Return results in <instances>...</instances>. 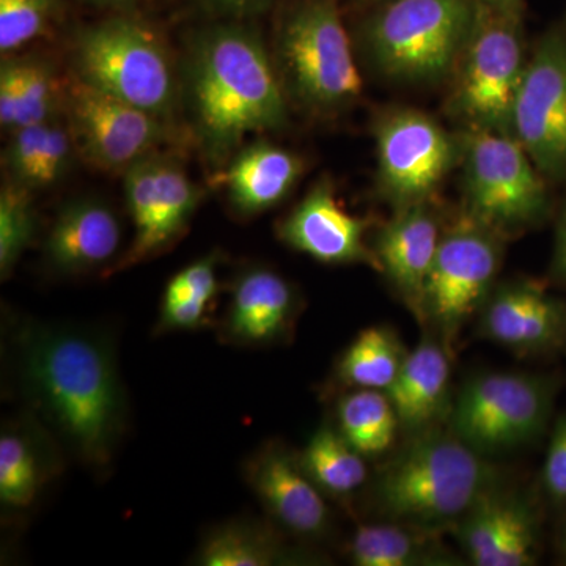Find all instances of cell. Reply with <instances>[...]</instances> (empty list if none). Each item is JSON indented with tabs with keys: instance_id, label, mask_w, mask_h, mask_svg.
I'll return each mask as SVG.
<instances>
[{
	"instance_id": "cell-1",
	"label": "cell",
	"mask_w": 566,
	"mask_h": 566,
	"mask_svg": "<svg viewBox=\"0 0 566 566\" xmlns=\"http://www.w3.org/2000/svg\"><path fill=\"white\" fill-rule=\"evenodd\" d=\"M13 346L18 385L35 419L82 464L107 468L128 423L109 337L80 324L28 322Z\"/></svg>"
},
{
	"instance_id": "cell-2",
	"label": "cell",
	"mask_w": 566,
	"mask_h": 566,
	"mask_svg": "<svg viewBox=\"0 0 566 566\" xmlns=\"http://www.w3.org/2000/svg\"><path fill=\"white\" fill-rule=\"evenodd\" d=\"M189 98L207 156L222 163L253 133L279 132L286 99L266 48L240 24L200 33L189 61Z\"/></svg>"
},
{
	"instance_id": "cell-3",
	"label": "cell",
	"mask_w": 566,
	"mask_h": 566,
	"mask_svg": "<svg viewBox=\"0 0 566 566\" xmlns=\"http://www.w3.org/2000/svg\"><path fill=\"white\" fill-rule=\"evenodd\" d=\"M494 472L482 453L458 436H430L406 449L376 483L379 510L420 527L460 521L493 490Z\"/></svg>"
},
{
	"instance_id": "cell-4",
	"label": "cell",
	"mask_w": 566,
	"mask_h": 566,
	"mask_svg": "<svg viewBox=\"0 0 566 566\" xmlns=\"http://www.w3.org/2000/svg\"><path fill=\"white\" fill-rule=\"evenodd\" d=\"M479 0H385L365 24L371 59L397 81L436 82L457 70Z\"/></svg>"
},
{
	"instance_id": "cell-5",
	"label": "cell",
	"mask_w": 566,
	"mask_h": 566,
	"mask_svg": "<svg viewBox=\"0 0 566 566\" xmlns=\"http://www.w3.org/2000/svg\"><path fill=\"white\" fill-rule=\"evenodd\" d=\"M275 46L286 88L307 109H342L363 93L335 0H292L281 14Z\"/></svg>"
},
{
	"instance_id": "cell-6",
	"label": "cell",
	"mask_w": 566,
	"mask_h": 566,
	"mask_svg": "<svg viewBox=\"0 0 566 566\" xmlns=\"http://www.w3.org/2000/svg\"><path fill=\"white\" fill-rule=\"evenodd\" d=\"M76 76L122 102L167 120L177 99L172 62L163 41L133 18L88 25L74 40Z\"/></svg>"
},
{
	"instance_id": "cell-7",
	"label": "cell",
	"mask_w": 566,
	"mask_h": 566,
	"mask_svg": "<svg viewBox=\"0 0 566 566\" xmlns=\"http://www.w3.org/2000/svg\"><path fill=\"white\" fill-rule=\"evenodd\" d=\"M523 13L482 2L476 6L450 99V111L469 129L513 136V107L527 65Z\"/></svg>"
},
{
	"instance_id": "cell-8",
	"label": "cell",
	"mask_w": 566,
	"mask_h": 566,
	"mask_svg": "<svg viewBox=\"0 0 566 566\" xmlns=\"http://www.w3.org/2000/svg\"><path fill=\"white\" fill-rule=\"evenodd\" d=\"M464 174L471 218L490 230L527 226L546 210L543 174L510 134L469 129Z\"/></svg>"
},
{
	"instance_id": "cell-9",
	"label": "cell",
	"mask_w": 566,
	"mask_h": 566,
	"mask_svg": "<svg viewBox=\"0 0 566 566\" xmlns=\"http://www.w3.org/2000/svg\"><path fill=\"white\" fill-rule=\"evenodd\" d=\"M547 411L549 394L538 378L520 374L480 375L458 395L453 431L483 455L531 441L542 431Z\"/></svg>"
},
{
	"instance_id": "cell-10",
	"label": "cell",
	"mask_w": 566,
	"mask_h": 566,
	"mask_svg": "<svg viewBox=\"0 0 566 566\" xmlns=\"http://www.w3.org/2000/svg\"><path fill=\"white\" fill-rule=\"evenodd\" d=\"M512 128L543 177L566 178V18L546 31L527 61Z\"/></svg>"
},
{
	"instance_id": "cell-11",
	"label": "cell",
	"mask_w": 566,
	"mask_h": 566,
	"mask_svg": "<svg viewBox=\"0 0 566 566\" xmlns=\"http://www.w3.org/2000/svg\"><path fill=\"white\" fill-rule=\"evenodd\" d=\"M76 150L96 169L128 170L166 139V120L74 76L63 95Z\"/></svg>"
},
{
	"instance_id": "cell-12",
	"label": "cell",
	"mask_w": 566,
	"mask_h": 566,
	"mask_svg": "<svg viewBox=\"0 0 566 566\" xmlns=\"http://www.w3.org/2000/svg\"><path fill=\"white\" fill-rule=\"evenodd\" d=\"M379 186L398 207L424 203L457 158L452 137L415 109L387 112L376 125Z\"/></svg>"
},
{
	"instance_id": "cell-13",
	"label": "cell",
	"mask_w": 566,
	"mask_h": 566,
	"mask_svg": "<svg viewBox=\"0 0 566 566\" xmlns=\"http://www.w3.org/2000/svg\"><path fill=\"white\" fill-rule=\"evenodd\" d=\"M125 196L134 238L112 271L126 270L169 249L191 222L202 191L178 164L147 156L125 170Z\"/></svg>"
},
{
	"instance_id": "cell-14",
	"label": "cell",
	"mask_w": 566,
	"mask_h": 566,
	"mask_svg": "<svg viewBox=\"0 0 566 566\" xmlns=\"http://www.w3.org/2000/svg\"><path fill=\"white\" fill-rule=\"evenodd\" d=\"M488 230L471 218L442 234L420 304L447 335L474 314L497 273L501 252Z\"/></svg>"
},
{
	"instance_id": "cell-15",
	"label": "cell",
	"mask_w": 566,
	"mask_h": 566,
	"mask_svg": "<svg viewBox=\"0 0 566 566\" xmlns=\"http://www.w3.org/2000/svg\"><path fill=\"white\" fill-rule=\"evenodd\" d=\"M245 482L275 524L290 534L316 538L329 527L322 490L304 471L300 457L281 444L262 447L244 465Z\"/></svg>"
},
{
	"instance_id": "cell-16",
	"label": "cell",
	"mask_w": 566,
	"mask_h": 566,
	"mask_svg": "<svg viewBox=\"0 0 566 566\" xmlns=\"http://www.w3.org/2000/svg\"><path fill=\"white\" fill-rule=\"evenodd\" d=\"M365 232L367 221L342 207L329 181L316 182L277 229L283 243L318 262L379 268L375 253L365 244Z\"/></svg>"
},
{
	"instance_id": "cell-17",
	"label": "cell",
	"mask_w": 566,
	"mask_h": 566,
	"mask_svg": "<svg viewBox=\"0 0 566 566\" xmlns=\"http://www.w3.org/2000/svg\"><path fill=\"white\" fill-rule=\"evenodd\" d=\"M294 312L296 296L281 274L249 268L234 279L219 337L223 344L241 348L273 345L290 333Z\"/></svg>"
},
{
	"instance_id": "cell-18",
	"label": "cell",
	"mask_w": 566,
	"mask_h": 566,
	"mask_svg": "<svg viewBox=\"0 0 566 566\" xmlns=\"http://www.w3.org/2000/svg\"><path fill=\"white\" fill-rule=\"evenodd\" d=\"M458 535L476 566H526L535 558L534 517L512 495L488 491L461 517Z\"/></svg>"
},
{
	"instance_id": "cell-19",
	"label": "cell",
	"mask_w": 566,
	"mask_h": 566,
	"mask_svg": "<svg viewBox=\"0 0 566 566\" xmlns=\"http://www.w3.org/2000/svg\"><path fill=\"white\" fill-rule=\"evenodd\" d=\"M120 244L122 226L114 210L98 200H77L52 222L44 256L57 273L82 274L109 263Z\"/></svg>"
},
{
	"instance_id": "cell-20",
	"label": "cell",
	"mask_w": 566,
	"mask_h": 566,
	"mask_svg": "<svg viewBox=\"0 0 566 566\" xmlns=\"http://www.w3.org/2000/svg\"><path fill=\"white\" fill-rule=\"evenodd\" d=\"M424 203L401 208L400 214L379 233L376 259L395 285L420 304L424 282L441 243L438 221Z\"/></svg>"
},
{
	"instance_id": "cell-21",
	"label": "cell",
	"mask_w": 566,
	"mask_h": 566,
	"mask_svg": "<svg viewBox=\"0 0 566 566\" xmlns=\"http://www.w3.org/2000/svg\"><path fill=\"white\" fill-rule=\"evenodd\" d=\"M303 169L300 156L285 148L266 140L248 145L227 169L230 205L243 216L270 210L289 196Z\"/></svg>"
},
{
	"instance_id": "cell-22",
	"label": "cell",
	"mask_w": 566,
	"mask_h": 566,
	"mask_svg": "<svg viewBox=\"0 0 566 566\" xmlns=\"http://www.w3.org/2000/svg\"><path fill=\"white\" fill-rule=\"evenodd\" d=\"M562 324L560 308L535 285L506 286L490 305L483 327L488 337L513 349H534L553 340Z\"/></svg>"
},
{
	"instance_id": "cell-23",
	"label": "cell",
	"mask_w": 566,
	"mask_h": 566,
	"mask_svg": "<svg viewBox=\"0 0 566 566\" xmlns=\"http://www.w3.org/2000/svg\"><path fill=\"white\" fill-rule=\"evenodd\" d=\"M39 422L9 424L0 436V502L7 509H29L54 472Z\"/></svg>"
},
{
	"instance_id": "cell-24",
	"label": "cell",
	"mask_w": 566,
	"mask_h": 566,
	"mask_svg": "<svg viewBox=\"0 0 566 566\" xmlns=\"http://www.w3.org/2000/svg\"><path fill=\"white\" fill-rule=\"evenodd\" d=\"M449 356L434 340H423L406 356L400 374L386 390L401 424L420 428L430 422L444 403L449 387Z\"/></svg>"
},
{
	"instance_id": "cell-25",
	"label": "cell",
	"mask_w": 566,
	"mask_h": 566,
	"mask_svg": "<svg viewBox=\"0 0 566 566\" xmlns=\"http://www.w3.org/2000/svg\"><path fill=\"white\" fill-rule=\"evenodd\" d=\"M281 539L256 521L233 520L211 528L200 542L193 564L203 566H271L290 560Z\"/></svg>"
},
{
	"instance_id": "cell-26",
	"label": "cell",
	"mask_w": 566,
	"mask_h": 566,
	"mask_svg": "<svg viewBox=\"0 0 566 566\" xmlns=\"http://www.w3.org/2000/svg\"><path fill=\"white\" fill-rule=\"evenodd\" d=\"M400 423L386 392L359 389L337 406V430L363 457L379 455L392 446Z\"/></svg>"
},
{
	"instance_id": "cell-27",
	"label": "cell",
	"mask_w": 566,
	"mask_h": 566,
	"mask_svg": "<svg viewBox=\"0 0 566 566\" xmlns=\"http://www.w3.org/2000/svg\"><path fill=\"white\" fill-rule=\"evenodd\" d=\"M304 471L324 493L348 495L364 485V457L346 442L337 428L323 424L300 455Z\"/></svg>"
},
{
	"instance_id": "cell-28",
	"label": "cell",
	"mask_w": 566,
	"mask_h": 566,
	"mask_svg": "<svg viewBox=\"0 0 566 566\" xmlns=\"http://www.w3.org/2000/svg\"><path fill=\"white\" fill-rule=\"evenodd\" d=\"M406 356L386 327H368L346 348L338 376L346 385L386 392L394 385Z\"/></svg>"
},
{
	"instance_id": "cell-29",
	"label": "cell",
	"mask_w": 566,
	"mask_h": 566,
	"mask_svg": "<svg viewBox=\"0 0 566 566\" xmlns=\"http://www.w3.org/2000/svg\"><path fill=\"white\" fill-rule=\"evenodd\" d=\"M349 556L359 566H412L428 558L420 536L387 524L357 527L349 543Z\"/></svg>"
},
{
	"instance_id": "cell-30",
	"label": "cell",
	"mask_w": 566,
	"mask_h": 566,
	"mask_svg": "<svg viewBox=\"0 0 566 566\" xmlns=\"http://www.w3.org/2000/svg\"><path fill=\"white\" fill-rule=\"evenodd\" d=\"M31 189L9 182L0 193V274L10 277L36 232Z\"/></svg>"
},
{
	"instance_id": "cell-31",
	"label": "cell",
	"mask_w": 566,
	"mask_h": 566,
	"mask_svg": "<svg viewBox=\"0 0 566 566\" xmlns=\"http://www.w3.org/2000/svg\"><path fill=\"white\" fill-rule=\"evenodd\" d=\"M59 10L61 0H0V51L7 54L46 33Z\"/></svg>"
},
{
	"instance_id": "cell-32",
	"label": "cell",
	"mask_w": 566,
	"mask_h": 566,
	"mask_svg": "<svg viewBox=\"0 0 566 566\" xmlns=\"http://www.w3.org/2000/svg\"><path fill=\"white\" fill-rule=\"evenodd\" d=\"M55 104L57 81L50 66L33 59L22 61V98L18 128L51 120L55 117Z\"/></svg>"
},
{
	"instance_id": "cell-33",
	"label": "cell",
	"mask_w": 566,
	"mask_h": 566,
	"mask_svg": "<svg viewBox=\"0 0 566 566\" xmlns=\"http://www.w3.org/2000/svg\"><path fill=\"white\" fill-rule=\"evenodd\" d=\"M48 122L22 126L11 133L9 148L6 151V167L11 182L31 191H33V178L39 166Z\"/></svg>"
},
{
	"instance_id": "cell-34",
	"label": "cell",
	"mask_w": 566,
	"mask_h": 566,
	"mask_svg": "<svg viewBox=\"0 0 566 566\" xmlns=\"http://www.w3.org/2000/svg\"><path fill=\"white\" fill-rule=\"evenodd\" d=\"M73 148H76V145L69 126H63L61 122L51 118L44 133L43 148H41L32 189L48 188L61 180L69 170Z\"/></svg>"
},
{
	"instance_id": "cell-35",
	"label": "cell",
	"mask_w": 566,
	"mask_h": 566,
	"mask_svg": "<svg viewBox=\"0 0 566 566\" xmlns=\"http://www.w3.org/2000/svg\"><path fill=\"white\" fill-rule=\"evenodd\" d=\"M218 256L208 255L197 260L167 283L163 300H182L193 296L212 304L218 294Z\"/></svg>"
},
{
	"instance_id": "cell-36",
	"label": "cell",
	"mask_w": 566,
	"mask_h": 566,
	"mask_svg": "<svg viewBox=\"0 0 566 566\" xmlns=\"http://www.w3.org/2000/svg\"><path fill=\"white\" fill-rule=\"evenodd\" d=\"M211 304L199 297L188 296L182 300H163L161 314H159L156 331L159 334L174 333V331H193L208 326Z\"/></svg>"
},
{
	"instance_id": "cell-37",
	"label": "cell",
	"mask_w": 566,
	"mask_h": 566,
	"mask_svg": "<svg viewBox=\"0 0 566 566\" xmlns=\"http://www.w3.org/2000/svg\"><path fill=\"white\" fill-rule=\"evenodd\" d=\"M22 98V61L7 59L0 69V123L13 133L18 128Z\"/></svg>"
},
{
	"instance_id": "cell-38",
	"label": "cell",
	"mask_w": 566,
	"mask_h": 566,
	"mask_svg": "<svg viewBox=\"0 0 566 566\" xmlns=\"http://www.w3.org/2000/svg\"><path fill=\"white\" fill-rule=\"evenodd\" d=\"M545 485L558 501H566V417L558 422L545 463Z\"/></svg>"
},
{
	"instance_id": "cell-39",
	"label": "cell",
	"mask_w": 566,
	"mask_h": 566,
	"mask_svg": "<svg viewBox=\"0 0 566 566\" xmlns=\"http://www.w3.org/2000/svg\"><path fill=\"white\" fill-rule=\"evenodd\" d=\"M273 0H202L205 7L221 17L243 18L270 6Z\"/></svg>"
},
{
	"instance_id": "cell-40",
	"label": "cell",
	"mask_w": 566,
	"mask_h": 566,
	"mask_svg": "<svg viewBox=\"0 0 566 566\" xmlns=\"http://www.w3.org/2000/svg\"><path fill=\"white\" fill-rule=\"evenodd\" d=\"M556 264L558 273L564 274L566 277V216L562 222L560 230H558Z\"/></svg>"
},
{
	"instance_id": "cell-41",
	"label": "cell",
	"mask_w": 566,
	"mask_h": 566,
	"mask_svg": "<svg viewBox=\"0 0 566 566\" xmlns=\"http://www.w3.org/2000/svg\"><path fill=\"white\" fill-rule=\"evenodd\" d=\"M495 9L524 11V0H479Z\"/></svg>"
},
{
	"instance_id": "cell-42",
	"label": "cell",
	"mask_w": 566,
	"mask_h": 566,
	"mask_svg": "<svg viewBox=\"0 0 566 566\" xmlns=\"http://www.w3.org/2000/svg\"><path fill=\"white\" fill-rule=\"evenodd\" d=\"M92 2L104 3V6H111V3H122L126 2V0H92Z\"/></svg>"
},
{
	"instance_id": "cell-43",
	"label": "cell",
	"mask_w": 566,
	"mask_h": 566,
	"mask_svg": "<svg viewBox=\"0 0 566 566\" xmlns=\"http://www.w3.org/2000/svg\"><path fill=\"white\" fill-rule=\"evenodd\" d=\"M378 2H385V0H378Z\"/></svg>"
},
{
	"instance_id": "cell-44",
	"label": "cell",
	"mask_w": 566,
	"mask_h": 566,
	"mask_svg": "<svg viewBox=\"0 0 566 566\" xmlns=\"http://www.w3.org/2000/svg\"><path fill=\"white\" fill-rule=\"evenodd\" d=\"M565 551H566V538H565Z\"/></svg>"
}]
</instances>
